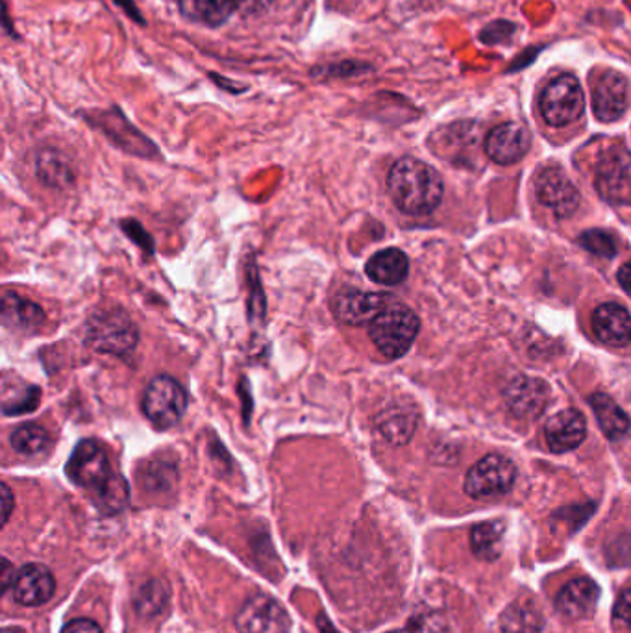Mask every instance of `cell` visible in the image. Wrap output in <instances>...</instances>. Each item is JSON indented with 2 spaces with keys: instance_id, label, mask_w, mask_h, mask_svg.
<instances>
[{
  "instance_id": "obj_37",
  "label": "cell",
  "mask_w": 631,
  "mask_h": 633,
  "mask_svg": "<svg viewBox=\"0 0 631 633\" xmlns=\"http://www.w3.org/2000/svg\"><path fill=\"white\" fill-rule=\"evenodd\" d=\"M515 25H509V23H497L498 31H495V25L487 26L485 28L484 34H482V39H484L485 44L493 45L495 41H502L503 37L500 32L509 31V28H513Z\"/></svg>"
},
{
  "instance_id": "obj_10",
  "label": "cell",
  "mask_w": 631,
  "mask_h": 633,
  "mask_svg": "<svg viewBox=\"0 0 631 633\" xmlns=\"http://www.w3.org/2000/svg\"><path fill=\"white\" fill-rule=\"evenodd\" d=\"M391 296L384 293H367V291H339L331 309L338 320L350 326L371 325L384 309L391 304Z\"/></svg>"
},
{
  "instance_id": "obj_19",
  "label": "cell",
  "mask_w": 631,
  "mask_h": 633,
  "mask_svg": "<svg viewBox=\"0 0 631 633\" xmlns=\"http://www.w3.org/2000/svg\"><path fill=\"white\" fill-rule=\"evenodd\" d=\"M593 330L602 343L622 349L631 343V315L620 304L607 302L595 309Z\"/></svg>"
},
{
  "instance_id": "obj_39",
  "label": "cell",
  "mask_w": 631,
  "mask_h": 633,
  "mask_svg": "<svg viewBox=\"0 0 631 633\" xmlns=\"http://www.w3.org/2000/svg\"><path fill=\"white\" fill-rule=\"evenodd\" d=\"M116 4L123 7L124 12L129 13L130 17L135 19L139 25H145V21H143L142 17V12L137 10V7H135L132 0H116Z\"/></svg>"
},
{
  "instance_id": "obj_34",
  "label": "cell",
  "mask_w": 631,
  "mask_h": 633,
  "mask_svg": "<svg viewBox=\"0 0 631 633\" xmlns=\"http://www.w3.org/2000/svg\"><path fill=\"white\" fill-rule=\"evenodd\" d=\"M123 230L134 240V243L143 246L145 251L153 253V238L143 230L142 224L137 221H123Z\"/></svg>"
},
{
  "instance_id": "obj_41",
  "label": "cell",
  "mask_w": 631,
  "mask_h": 633,
  "mask_svg": "<svg viewBox=\"0 0 631 633\" xmlns=\"http://www.w3.org/2000/svg\"><path fill=\"white\" fill-rule=\"evenodd\" d=\"M619 283L628 293H631V261L620 267Z\"/></svg>"
},
{
  "instance_id": "obj_30",
  "label": "cell",
  "mask_w": 631,
  "mask_h": 633,
  "mask_svg": "<svg viewBox=\"0 0 631 633\" xmlns=\"http://www.w3.org/2000/svg\"><path fill=\"white\" fill-rule=\"evenodd\" d=\"M167 597H169V591H167L166 585L158 580H150L143 585L142 589L137 591L135 608L142 616H156L166 608Z\"/></svg>"
},
{
  "instance_id": "obj_13",
  "label": "cell",
  "mask_w": 631,
  "mask_h": 633,
  "mask_svg": "<svg viewBox=\"0 0 631 633\" xmlns=\"http://www.w3.org/2000/svg\"><path fill=\"white\" fill-rule=\"evenodd\" d=\"M530 132L521 123H503L485 137V155L500 166H511L521 161L530 150Z\"/></svg>"
},
{
  "instance_id": "obj_26",
  "label": "cell",
  "mask_w": 631,
  "mask_h": 633,
  "mask_svg": "<svg viewBox=\"0 0 631 633\" xmlns=\"http://www.w3.org/2000/svg\"><path fill=\"white\" fill-rule=\"evenodd\" d=\"M503 535L506 524L503 521H487L472 528V552L482 561H497L502 556Z\"/></svg>"
},
{
  "instance_id": "obj_18",
  "label": "cell",
  "mask_w": 631,
  "mask_h": 633,
  "mask_svg": "<svg viewBox=\"0 0 631 633\" xmlns=\"http://www.w3.org/2000/svg\"><path fill=\"white\" fill-rule=\"evenodd\" d=\"M585 434H587L585 418L577 410L556 413L545 426L546 443L551 452L558 454L578 449L585 441Z\"/></svg>"
},
{
  "instance_id": "obj_33",
  "label": "cell",
  "mask_w": 631,
  "mask_h": 633,
  "mask_svg": "<svg viewBox=\"0 0 631 633\" xmlns=\"http://www.w3.org/2000/svg\"><path fill=\"white\" fill-rule=\"evenodd\" d=\"M397 633H450V628L441 616L424 613V616L411 619L405 630Z\"/></svg>"
},
{
  "instance_id": "obj_28",
  "label": "cell",
  "mask_w": 631,
  "mask_h": 633,
  "mask_svg": "<svg viewBox=\"0 0 631 633\" xmlns=\"http://www.w3.org/2000/svg\"><path fill=\"white\" fill-rule=\"evenodd\" d=\"M503 633H541L543 632V617L530 606L515 604L502 617Z\"/></svg>"
},
{
  "instance_id": "obj_12",
  "label": "cell",
  "mask_w": 631,
  "mask_h": 633,
  "mask_svg": "<svg viewBox=\"0 0 631 633\" xmlns=\"http://www.w3.org/2000/svg\"><path fill=\"white\" fill-rule=\"evenodd\" d=\"M535 193L541 204L554 211V216L570 217L580 206V193L577 185L570 182L569 176L561 169H545L537 176Z\"/></svg>"
},
{
  "instance_id": "obj_32",
  "label": "cell",
  "mask_w": 631,
  "mask_h": 633,
  "mask_svg": "<svg viewBox=\"0 0 631 633\" xmlns=\"http://www.w3.org/2000/svg\"><path fill=\"white\" fill-rule=\"evenodd\" d=\"M161 478L177 479V471H174L171 463H148L145 478H143L145 489H150V491H161L163 489L166 491V489L172 487L171 484L161 482Z\"/></svg>"
},
{
  "instance_id": "obj_15",
  "label": "cell",
  "mask_w": 631,
  "mask_h": 633,
  "mask_svg": "<svg viewBox=\"0 0 631 633\" xmlns=\"http://www.w3.org/2000/svg\"><path fill=\"white\" fill-rule=\"evenodd\" d=\"M417 407L402 402L389 404L374 418V428L380 434L381 439L392 447H404L410 443L411 437L417 431Z\"/></svg>"
},
{
  "instance_id": "obj_6",
  "label": "cell",
  "mask_w": 631,
  "mask_h": 633,
  "mask_svg": "<svg viewBox=\"0 0 631 633\" xmlns=\"http://www.w3.org/2000/svg\"><path fill=\"white\" fill-rule=\"evenodd\" d=\"M585 95L582 84L572 74H561L551 81L541 95V113L550 126H567L582 118Z\"/></svg>"
},
{
  "instance_id": "obj_23",
  "label": "cell",
  "mask_w": 631,
  "mask_h": 633,
  "mask_svg": "<svg viewBox=\"0 0 631 633\" xmlns=\"http://www.w3.org/2000/svg\"><path fill=\"white\" fill-rule=\"evenodd\" d=\"M2 325L19 330H34L45 322V312L36 302L26 301L23 296L7 291L2 295V309H0Z\"/></svg>"
},
{
  "instance_id": "obj_4",
  "label": "cell",
  "mask_w": 631,
  "mask_h": 633,
  "mask_svg": "<svg viewBox=\"0 0 631 633\" xmlns=\"http://www.w3.org/2000/svg\"><path fill=\"white\" fill-rule=\"evenodd\" d=\"M137 343V328L123 309H105L87 319L86 344L98 354L130 357Z\"/></svg>"
},
{
  "instance_id": "obj_25",
  "label": "cell",
  "mask_w": 631,
  "mask_h": 633,
  "mask_svg": "<svg viewBox=\"0 0 631 633\" xmlns=\"http://www.w3.org/2000/svg\"><path fill=\"white\" fill-rule=\"evenodd\" d=\"M591 406L595 412L596 421L607 439H620L630 430V417L611 397L596 393L591 397Z\"/></svg>"
},
{
  "instance_id": "obj_3",
  "label": "cell",
  "mask_w": 631,
  "mask_h": 633,
  "mask_svg": "<svg viewBox=\"0 0 631 633\" xmlns=\"http://www.w3.org/2000/svg\"><path fill=\"white\" fill-rule=\"evenodd\" d=\"M421 320L413 309L400 302H391L376 319L368 325V336L374 346L387 357L399 360L408 354L411 344L415 343Z\"/></svg>"
},
{
  "instance_id": "obj_9",
  "label": "cell",
  "mask_w": 631,
  "mask_h": 633,
  "mask_svg": "<svg viewBox=\"0 0 631 633\" xmlns=\"http://www.w3.org/2000/svg\"><path fill=\"white\" fill-rule=\"evenodd\" d=\"M235 626L240 633H289L291 619L275 598L258 595L246 600L235 617Z\"/></svg>"
},
{
  "instance_id": "obj_42",
  "label": "cell",
  "mask_w": 631,
  "mask_h": 633,
  "mask_svg": "<svg viewBox=\"0 0 631 633\" xmlns=\"http://www.w3.org/2000/svg\"><path fill=\"white\" fill-rule=\"evenodd\" d=\"M2 633H25L23 632V630H21V628H4V630H2Z\"/></svg>"
},
{
  "instance_id": "obj_17",
  "label": "cell",
  "mask_w": 631,
  "mask_h": 633,
  "mask_svg": "<svg viewBox=\"0 0 631 633\" xmlns=\"http://www.w3.org/2000/svg\"><path fill=\"white\" fill-rule=\"evenodd\" d=\"M600 589L591 579L572 580L559 591L556 609L569 621H585L595 613Z\"/></svg>"
},
{
  "instance_id": "obj_2",
  "label": "cell",
  "mask_w": 631,
  "mask_h": 633,
  "mask_svg": "<svg viewBox=\"0 0 631 633\" xmlns=\"http://www.w3.org/2000/svg\"><path fill=\"white\" fill-rule=\"evenodd\" d=\"M387 190L400 211L408 216H426L441 204L445 187L434 167L405 156L391 167Z\"/></svg>"
},
{
  "instance_id": "obj_24",
  "label": "cell",
  "mask_w": 631,
  "mask_h": 633,
  "mask_svg": "<svg viewBox=\"0 0 631 633\" xmlns=\"http://www.w3.org/2000/svg\"><path fill=\"white\" fill-rule=\"evenodd\" d=\"M36 174L41 184L52 190H65L74 184V171L68 158L54 148H44L36 156Z\"/></svg>"
},
{
  "instance_id": "obj_22",
  "label": "cell",
  "mask_w": 631,
  "mask_h": 633,
  "mask_svg": "<svg viewBox=\"0 0 631 633\" xmlns=\"http://www.w3.org/2000/svg\"><path fill=\"white\" fill-rule=\"evenodd\" d=\"M365 272L374 283L399 285L410 272V259L399 248H384L373 254L365 265Z\"/></svg>"
},
{
  "instance_id": "obj_36",
  "label": "cell",
  "mask_w": 631,
  "mask_h": 633,
  "mask_svg": "<svg viewBox=\"0 0 631 633\" xmlns=\"http://www.w3.org/2000/svg\"><path fill=\"white\" fill-rule=\"evenodd\" d=\"M62 633H102L97 622L87 621V619H76L63 626Z\"/></svg>"
},
{
  "instance_id": "obj_11",
  "label": "cell",
  "mask_w": 631,
  "mask_h": 633,
  "mask_svg": "<svg viewBox=\"0 0 631 633\" xmlns=\"http://www.w3.org/2000/svg\"><path fill=\"white\" fill-rule=\"evenodd\" d=\"M506 404L517 418L534 421L545 413L550 402V388L532 376H517L503 391Z\"/></svg>"
},
{
  "instance_id": "obj_27",
  "label": "cell",
  "mask_w": 631,
  "mask_h": 633,
  "mask_svg": "<svg viewBox=\"0 0 631 633\" xmlns=\"http://www.w3.org/2000/svg\"><path fill=\"white\" fill-rule=\"evenodd\" d=\"M10 445L17 454L32 458L44 454L45 450L49 449L50 434L39 425L19 426L10 436Z\"/></svg>"
},
{
  "instance_id": "obj_8",
  "label": "cell",
  "mask_w": 631,
  "mask_h": 633,
  "mask_svg": "<svg viewBox=\"0 0 631 633\" xmlns=\"http://www.w3.org/2000/svg\"><path fill=\"white\" fill-rule=\"evenodd\" d=\"M517 468L513 462L500 454L485 455L466 473L465 492L472 498L498 497L515 484Z\"/></svg>"
},
{
  "instance_id": "obj_5",
  "label": "cell",
  "mask_w": 631,
  "mask_h": 633,
  "mask_svg": "<svg viewBox=\"0 0 631 633\" xmlns=\"http://www.w3.org/2000/svg\"><path fill=\"white\" fill-rule=\"evenodd\" d=\"M187 393L171 376H156L143 394V413L158 430L179 425L187 410Z\"/></svg>"
},
{
  "instance_id": "obj_20",
  "label": "cell",
  "mask_w": 631,
  "mask_h": 633,
  "mask_svg": "<svg viewBox=\"0 0 631 633\" xmlns=\"http://www.w3.org/2000/svg\"><path fill=\"white\" fill-rule=\"evenodd\" d=\"M95 126L102 130L106 136L110 137L111 142L119 145V147L132 153L135 156H143V158H153L158 155V148L154 147L153 143L148 142L147 137L139 134L132 124L123 118L121 111H113V113H102L98 118V123Z\"/></svg>"
},
{
  "instance_id": "obj_35",
  "label": "cell",
  "mask_w": 631,
  "mask_h": 633,
  "mask_svg": "<svg viewBox=\"0 0 631 633\" xmlns=\"http://www.w3.org/2000/svg\"><path fill=\"white\" fill-rule=\"evenodd\" d=\"M615 617L631 628V587L626 589L615 606Z\"/></svg>"
},
{
  "instance_id": "obj_21",
  "label": "cell",
  "mask_w": 631,
  "mask_h": 633,
  "mask_svg": "<svg viewBox=\"0 0 631 633\" xmlns=\"http://www.w3.org/2000/svg\"><path fill=\"white\" fill-rule=\"evenodd\" d=\"M259 0H182L184 12L204 25L221 26L228 19L256 7Z\"/></svg>"
},
{
  "instance_id": "obj_1",
  "label": "cell",
  "mask_w": 631,
  "mask_h": 633,
  "mask_svg": "<svg viewBox=\"0 0 631 633\" xmlns=\"http://www.w3.org/2000/svg\"><path fill=\"white\" fill-rule=\"evenodd\" d=\"M68 476L73 484L92 492L93 502L108 515L129 506V482L123 474L113 471L110 455L95 439H84L74 447L68 462Z\"/></svg>"
},
{
  "instance_id": "obj_16",
  "label": "cell",
  "mask_w": 631,
  "mask_h": 633,
  "mask_svg": "<svg viewBox=\"0 0 631 633\" xmlns=\"http://www.w3.org/2000/svg\"><path fill=\"white\" fill-rule=\"evenodd\" d=\"M56 591V580L52 572L39 563L25 565L13 580V598L23 606H41L49 602Z\"/></svg>"
},
{
  "instance_id": "obj_31",
  "label": "cell",
  "mask_w": 631,
  "mask_h": 633,
  "mask_svg": "<svg viewBox=\"0 0 631 633\" xmlns=\"http://www.w3.org/2000/svg\"><path fill=\"white\" fill-rule=\"evenodd\" d=\"M580 245L595 256L600 258H614L617 254L615 240L607 232L602 230H588L585 234L580 235Z\"/></svg>"
},
{
  "instance_id": "obj_7",
  "label": "cell",
  "mask_w": 631,
  "mask_h": 633,
  "mask_svg": "<svg viewBox=\"0 0 631 633\" xmlns=\"http://www.w3.org/2000/svg\"><path fill=\"white\" fill-rule=\"evenodd\" d=\"M595 185L606 203L615 206L631 203V155L622 145H614L600 156Z\"/></svg>"
},
{
  "instance_id": "obj_29",
  "label": "cell",
  "mask_w": 631,
  "mask_h": 633,
  "mask_svg": "<svg viewBox=\"0 0 631 633\" xmlns=\"http://www.w3.org/2000/svg\"><path fill=\"white\" fill-rule=\"evenodd\" d=\"M41 391L37 386H25V388L10 389L4 388L2 397V412L4 415H25L39 406Z\"/></svg>"
},
{
  "instance_id": "obj_38",
  "label": "cell",
  "mask_w": 631,
  "mask_h": 633,
  "mask_svg": "<svg viewBox=\"0 0 631 633\" xmlns=\"http://www.w3.org/2000/svg\"><path fill=\"white\" fill-rule=\"evenodd\" d=\"M13 508V495L10 491V487L4 484L2 486V515H4V524L8 523V519L12 515Z\"/></svg>"
},
{
  "instance_id": "obj_14",
  "label": "cell",
  "mask_w": 631,
  "mask_h": 633,
  "mask_svg": "<svg viewBox=\"0 0 631 633\" xmlns=\"http://www.w3.org/2000/svg\"><path fill=\"white\" fill-rule=\"evenodd\" d=\"M628 110V81L617 71H607L593 86V111L602 123L619 121Z\"/></svg>"
},
{
  "instance_id": "obj_40",
  "label": "cell",
  "mask_w": 631,
  "mask_h": 633,
  "mask_svg": "<svg viewBox=\"0 0 631 633\" xmlns=\"http://www.w3.org/2000/svg\"><path fill=\"white\" fill-rule=\"evenodd\" d=\"M15 572H13L12 563L10 560H2V591H8V585H10V580H15Z\"/></svg>"
}]
</instances>
